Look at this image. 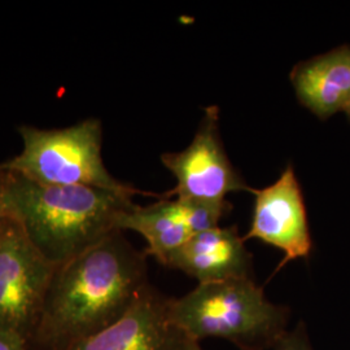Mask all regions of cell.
<instances>
[{
	"label": "cell",
	"instance_id": "5b68a950",
	"mask_svg": "<svg viewBox=\"0 0 350 350\" xmlns=\"http://www.w3.org/2000/svg\"><path fill=\"white\" fill-rule=\"evenodd\" d=\"M55 269L14 224L0 231V331L29 342Z\"/></svg>",
	"mask_w": 350,
	"mask_h": 350
},
{
	"label": "cell",
	"instance_id": "30bf717a",
	"mask_svg": "<svg viewBox=\"0 0 350 350\" xmlns=\"http://www.w3.org/2000/svg\"><path fill=\"white\" fill-rule=\"evenodd\" d=\"M291 82L301 104L321 120L345 111L350 104V47L297 64Z\"/></svg>",
	"mask_w": 350,
	"mask_h": 350
},
{
	"label": "cell",
	"instance_id": "7a4b0ae2",
	"mask_svg": "<svg viewBox=\"0 0 350 350\" xmlns=\"http://www.w3.org/2000/svg\"><path fill=\"white\" fill-rule=\"evenodd\" d=\"M3 172V202L10 219L33 247L59 266L120 230L135 204L131 195L85 186H53Z\"/></svg>",
	"mask_w": 350,
	"mask_h": 350
},
{
	"label": "cell",
	"instance_id": "4fadbf2b",
	"mask_svg": "<svg viewBox=\"0 0 350 350\" xmlns=\"http://www.w3.org/2000/svg\"><path fill=\"white\" fill-rule=\"evenodd\" d=\"M0 350H31L25 340L14 334L0 331Z\"/></svg>",
	"mask_w": 350,
	"mask_h": 350
},
{
	"label": "cell",
	"instance_id": "e0dca14e",
	"mask_svg": "<svg viewBox=\"0 0 350 350\" xmlns=\"http://www.w3.org/2000/svg\"><path fill=\"white\" fill-rule=\"evenodd\" d=\"M348 108H350V104H349V107H348ZM348 108H347V109H348ZM347 109H345V111H347Z\"/></svg>",
	"mask_w": 350,
	"mask_h": 350
},
{
	"label": "cell",
	"instance_id": "9c48e42d",
	"mask_svg": "<svg viewBox=\"0 0 350 350\" xmlns=\"http://www.w3.org/2000/svg\"><path fill=\"white\" fill-rule=\"evenodd\" d=\"M165 266L183 271L199 284L252 278V254L237 227L218 226L192 235Z\"/></svg>",
	"mask_w": 350,
	"mask_h": 350
},
{
	"label": "cell",
	"instance_id": "277c9868",
	"mask_svg": "<svg viewBox=\"0 0 350 350\" xmlns=\"http://www.w3.org/2000/svg\"><path fill=\"white\" fill-rule=\"evenodd\" d=\"M23 150L0 169L14 172L34 182L53 186H85L125 195L144 192L116 179L105 167L103 126L98 118H88L63 129L18 127Z\"/></svg>",
	"mask_w": 350,
	"mask_h": 350
},
{
	"label": "cell",
	"instance_id": "52a82bcc",
	"mask_svg": "<svg viewBox=\"0 0 350 350\" xmlns=\"http://www.w3.org/2000/svg\"><path fill=\"white\" fill-rule=\"evenodd\" d=\"M254 209L250 231L244 241L258 239L283 250L284 260L278 266L297 258H306L312 252V238L308 225L305 202L292 163L275 183L262 189H254Z\"/></svg>",
	"mask_w": 350,
	"mask_h": 350
},
{
	"label": "cell",
	"instance_id": "3957f363",
	"mask_svg": "<svg viewBox=\"0 0 350 350\" xmlns=\"http://www.w3.org/2000/svg\"><path fill=\"white\" fill-rule=\"evenodd\" d=\"M170 315L193 341L224 338L240 350L271 349L288 325L287 309L267 300L253 278L199 284L170 299Z\"/></svg>",
	"mask_w": 350,
	"mask_h": 350
},
{
	"label": "cell",
	"instance_id": "8fae6325",
	"mask_svg": "<svg viewBox=\"0 0 350 350\" xmlns=\"http://www.w3.org/2000/svg\"><path fill=\"white\" fill-rule=\"evenodd\" d=\"M121 231H134L146 239L147 256L165 266L172 253L192 237L178 212L175 200H161L148 206L134 205L120 219Z\"/></svg>",
	"mask_w": 350,
	"mask_h": 350
},
{
	"label": "cell",
	"instance_id": "6da1fadb",
	"mask_svg": "<svg viewBox=\"0 0 350 350\" xmlns=\"http://www.w3.org/2000/svg\"><path fill=\"white\" fill-rule=\"evenodd\" d=\"M122 232L56 266L30 349H68L120 321L150 287L147 254Z\"/></svg>",
	"mask_w": 350,
	"mask_h": 350
},
{
	"label": "cell",
	"instance_id": "2e32d148",
	"mask_svg": "<svg viewBox=\"0 0 350 350\" xmlns=\"http://www.w3.org/2000/svg\"><path fill=\"white\" fill-rule=\"evenodd\" d=\"M345 112L348 113V116H349V117H350V108H348V109H347V111H345Z\"/></svg>",
	"mask_w": 350,
	"mask_h": 350
},
{
	"label": "cell",
	"instance_id": "7c38bea8",
	"mask_svg": "<svg viewBox=\"0 0 350 350\" xmlns=\"http://www.w3.org/2000/svg\"><path fill=\"white\" fill-rule=\"evenodd\" d=\"M270 350H313L309 344L308 336L302 325H299L295 329H287Z\"/></svg>",
	"mask_w": 350,
	"mask_h": 350
},
{
	"label": "cell",
	"instance_id": "9a60e30c",
	"mask_svg": "<svg viewBox=\"0 0 350 350\" xmlns=\"http://www.w3.org/2000/svg\"><path fill=\"white\" fill-rule=\"evenodd\" d=\"M191 350H204L200 347V342H196V344H193V347H192V349Z\"/></svg>",
	"mask_w": 350,
	"mask_h": 350
},
{
	"label": "cell",
	"instance_id": "5bb4252c",
	"mask_svg": "<svg viewBox=\"0 0 350 350\" xmlns=\"http://www.w3.org/2000/svg\"><path fill=\"white\" fill-rule=\"evenodd\" d=\"M13 224L10 219L7 211L4 208V202H3V172L0 170V231L4 230L7 226Z\"/></svg>",
	"mask_w": 350,
	"mask_h": 350
},
{
	"label": "cell",
	"instance_id": "ba28073f",
	"mask_svg": "<svg viewBox=\"0 0 350 350\" xmlns=\"http://www.w3.org/2000/svg\"><path fill=\"white\" fill-rule=\"evenodd\" d=\"M193 344L173 322L170 299L150 286L120 321L65 350H191Z\"/></svg>",
	"mask_w": 350,
	"mask_h": 350
},
{
	"label": "cell",
	"instance_id": "8992f818",
	"mask_svg": "<svg viewBox=\"0 0 350 350\" xmlns=\"http://www.w3.org/2000/svg\"><path fill=\"white\" fill-rule=\"evenodd\" d=\"M161 161L176 186L163 198L219 204L231 192H253L230 163L219 134V109H205L199 129L186 150L163 153Z\"/></svg>",
	"mask_w": 350,
	"mask_h": 350
}]
</instances>
